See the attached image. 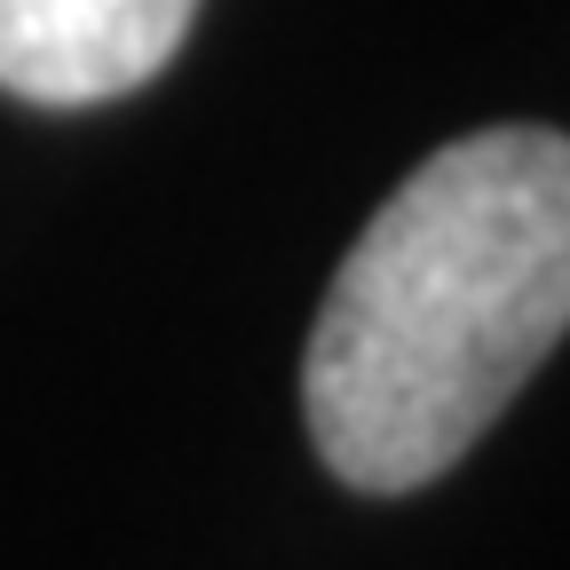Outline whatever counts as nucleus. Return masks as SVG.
Instances as JSON below:
<instances>
[{"label":"nucleus","instance_id":"1","mask_svg":"<svg viewBox=\"0 0 570 570\" xmlns=\"http://www.w3.org/2000/svg\"><path fill=\"white\" fill-rule=\"evenodd\" d=\"M570 333V135L483 127L412 167L325 285L302 356L317 460L420 491Z\"/></svg>","mask_w":570,"mask_h":570},{"label":"nucleus","instance_id":"2","mask_svg":"<svg viewBox=\"0 0 570 570\" xmlns=\"http://www.w3.org/2000/svg\"><path fill=\"white\" fill-rule=\"evenodd\" d=\"M198 0H0V88L80 111L111 104L183 48Z\"/></svg>","mask_w":570,"mask_h":570}]
</instances>
